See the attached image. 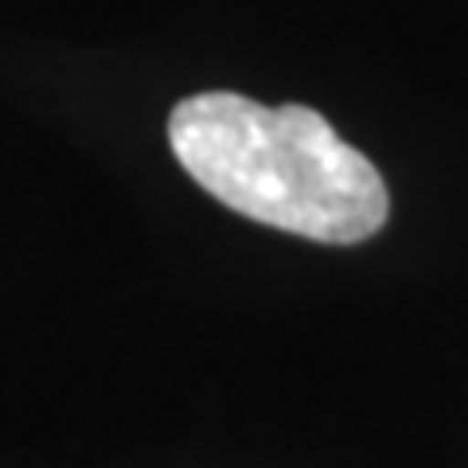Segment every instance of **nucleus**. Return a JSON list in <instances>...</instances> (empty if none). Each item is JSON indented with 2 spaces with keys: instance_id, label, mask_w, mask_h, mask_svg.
<instances>
[{
  "instance_id": "obj_1",
  "label": "nucleus",
  "mask_w": 468,
  "mask_h": 468,
  "mask_svg": "<svg viewBox=\"0 0 468 468\" xmlns=\"http://www.w3.org/2000/svg\"><path fill=\"white\" fill-rule=\"evenodd\" d=\"M184 172L254 223L351 246L383 230L390 196L378 168L309 106H261L207 90L168 117Z\"/></svg>"
}]
</instances>
